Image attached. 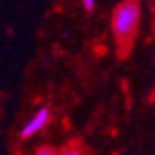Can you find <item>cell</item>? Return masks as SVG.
I'll list each match as a JSON object with an SVG mask.
<instances>
[{"label":"cell","instance_id":"1","mask_svg":"<svg viewBox=\"0 0 155 155\" xmlns=\"http://www.w3.org/2000/svg\"><path fill=\"white\" fill-rule=\"evenodd\" d=\"M139 14H141V10H139L137 0H125L113 12V35L123 46L125 45L129 46L131 38L135 36V30H137L139 24Z\"/></svg>","mask_w":155,"mask_h":155},{"label":"cell","instance_id":"2","mask_svg":"<svg viewBox=\"0 0 155 155\" xmlns=\"http://www.w3.org/2000/svg\"><path fill=\"white\" fill-rule=\"evenodd\" d=\"M48 119H51V109H48V107L38 109L35 115H32L28 121H26V123H24L22 129H20V137H22V139H30L32 135H36L38 131H42V129H45L46 123H48Z\"/></svg>","mask_w":155,"mask_h":155},{"label":"cell","instance_id":"3","mask_svg":"<svg viewBox=\"0 0 155 155\" xmlns=\"http://www.w3.org/2000/svg\"><path fill=\"white\" fill-rule=\"evenodd\" d=\"M57 151L54 149H51V147H40L38 149V155H54Z\"/></svg>","mask_w":155,"mask_h":155},{"label":"cell","instance_id":"4","mask_svg":"<svg viewBox=\"0 0 155 155\" xmlns=\"http://www.w3.org/2000/svg\"><path fill=\"white\" fill-rule=\"evenodd\" d=\"M83 6H85V10H93L95 8V0H83Z\"/></svg>","mask_w":155,"mask_h":155}]
</instances>
